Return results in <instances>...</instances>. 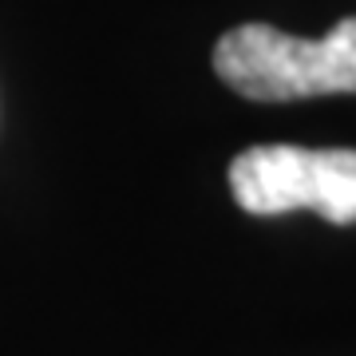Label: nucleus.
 Masks as SVG:
<instances>
[{
  "label": "nucleus",
  "mask_w": 356,
  "mask_h": 356,
  "mask_svg": "<svg viewBox=\"0 0 356 356\" xmlns=\"http://www.w3.org/2000/svg\"><path fill=\"white\" fill-rule=\"evenodd\" d=\"M218 79L245 99L289 103L356 91V16L329 36L305 40L269 24H238L214 48Z\"/></svg>",
  "instance_id": "nucleus-1"
},
{
  "label": "nucleus",
  "mask_w": 356,
  "mask_h": 356,
  "mask_svg": "<svg viewBox=\"0 0 356 356\" xmlns=\"http://www.w3.org/2000/svg\"><path fill=\"white\" fill-rule=\"evenodd\" d=\"M229 191L245 214L313 210L332 226L356 222V151L261 143L229 163Z\"/></svg>",
  "instance_id": "nucleus-2"
}]
</instances>
